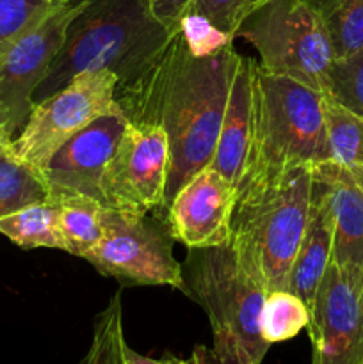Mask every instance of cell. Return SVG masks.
<instances>
[{"mask_svg": "<svg viewBox=\"0 0 363 364\" xmlns=\"http://www.w3.org/2000/svg\"><path fill=\"white\" fill-rule=\"evenodd\" d=\"M237 59L231 36L185 14L149 63L116 89L127 119L157 124L169 139L167 203L212 162Z\"/></svg>", "mask_w": 363, "mask_h": 364, "instance_id": "cell-1", "label": "cell"}, {"mask_svg": "<svg viewBox=\"0 0 363 364\" xmlns=\"http://www.w3.org/2000/svg\"><path fill=\"white\" fill-rule=\"evenodd\" d=\"M174 31L149 13L144 0H85L36 91L34 103L84 71L109 70L116 73L117 87L128 84Z\"/></svg>", "mask_w": 363, "mask_h": 364, "instance_id": "cell-2", "label": "cell"}, {"mask_svg": "<svg viewBox=\"0 0 363 364\" xmlns=\"http://www.w3.org/2000/svg\"><path fill=\"white\" fill-rule=\"evenodd\" d=\"M330 162L322 92L251 63V128L238 187Z\"/></svg>", "mask_w": 363, "mask_h": 364, "instance_id": "cell-3", "label": "cell"}, {"mask_svg": "<svg viewBox=\"0 0 363 364\" xmlns=\"http://www.w3.org/2000/svg\"><path fill=\"white\" fill-rule=\"evenodd\" d=\"M313 167H295L238 187L231 247L265 291L288 290L308 220Z\"/></svg>", "mask_w": 363, "mask_h": 364, "instance_id": "cell-4", "label": "cell"}, {"mask_svg": "<svg viewBox=\"0 0 363 364\" xmlns=\"http://www.w3.org/2000/svg\"><path fill=\"white\" fill-rule=\"evenodd\" d=\"M182 274L184 295L209 316L214 352L262 364L270 348L260 334L267 291L244 269L231 244L189 249Z\"/></svg>", "mask_w": 363, "mask_h": 364, "instance_id": "cell-5", "label": "cell"}, {"mask_svg": "<svg viewBox=\"0 0 363 364\" xmlns=\"http://www.w3.org/2000/svg\"><path fill=\"white\" fill-rule=\"evenodd\" d=\"M233 38L248 41L269 73L326 91L335 52L322 21L305 0H267L242 20Z\"/></svg>", "mask_w": 363, "mask_h": 364, "instance_id": "cell-6", "label": "cell"}, {"mask_svg": "<svg viewBox=\"0 0 363 364\" xmlns=\"http://www.w3.org/2000/svg\"><path fill=\"white\" fill-rule=\"evenodd\" d=\"M116 89L117 77L109 70L77 75L59 91L34 103L7 153L41 173L60 146L93 121L109 114H123Z\"/></svg>", "mask_w": 363, "mask_h": 364, "instance_id": "cell-7", "label": "cell"}, {"mask_svg": "<svg viewBox=\"0 0 363 364\" xmlns=\"http://www.w3.org/2000/svg\"><path fill=\"white\" fill-rule=\"evenodd\" d=\"M173 244L169 224L160 213L107 208L102 240L84 259L125 287H171L184 294L182 263L174 258Z\"/></svg>", "mask_w": 363, "mask_h": 364, "instance_id": "cell-8", "label": "cell"}, {"mask_svg": "<svg viewBox=\"0 0 363 364\" xmlns=\"http://www.w3.org/2000/svg\"><path fill=\"white\" fill-rule=\"evenodd\" d=\"M84 4L85 0H53V6L0 53V127L13 137L27 121L36 91Z\"/></svg>", "mask_w": 363, "mask_h": 364, "instance_id": "cell-9", "label": "cell"}, {"mask_svg": "<svg viewBox=\"0 0 363 364\" xmlns=\"http://www.w3.org/2000/svg\"><path fill=\"white\" fill-rule=\"evenodd\" d=\"M171 148L166 132L157 124L127 119L102 178V203L110 210L164 213Z\"/></svg>", "mask_w": 363, "mask_h": 364, "instance_id": "cell-10", "label": "cell"}, {"mask_svg": "<svg viewBox=\"0 0 363 364\" xmlns=\"http://www.w3.org/2000/svg\"><path fill=\"white\" fill-rule=\"evenodd\" d=\"M306 331L312 364H363V281L330 263Z\"/></svg>", "mask_w": 363, "mask_h": 364, "instance_id": "cell-11", "label": "cell"}, {"mask_svg": "<svg viewBox=\"0 0 363 364\" xmlns=\"http://www.w3.org/2000/svg\"><path fill=\"white\" fill-rule=\"evenodd\" d=\"M237 194V185L210 166L196 173L167 203L166 220L174 242L187 249L230 244Z\"/></svg>", "mask_w": 363, "mask_h": 364, "instance_id": "cell-12", "label": "cell"}, {"mask_svg": "<svg viewBox=\"0 0 363 364\" xmlns=\"http://www.w3.org/2000/svg\"><path fill=\"white\" fill-rule=\"evenodd\" d=\"M127 124L125 114H109L93 121L50 159L41 176L48 199L88 196L102 203V178ZM103 205V203H102Z\"/></svg>", "mask_w": 363, "mask_h": 364, "instance_id": "cell-13", "label": "cell"}, {"mask_svg": "<svg viewBox=\"0 0 363 364\" xmlns=\"http://www.w3.org/2000/svg\"><path fill=\"white\" fill-rule=\"evenodd\" d=\"M322 178L335 219L331 263L363 281V173L335 162L313 167Z\"/></svg>", "mask_w": 363, "mask_h": 364, "instance_id": "cell-14", "label": "cell"}, {"mask_svg": "<svg viewBox=\"0 0 363 364\" xmlns=\"http://www.w3.org/2000/svg\"><path fill=\"white\" fill-rule=\"evenodd\" d=\"M333 238L335 219L330 196L322 178L313 171L308 220L288 279V290L301 297L308 309L312 308L317 288L331 263Z\"/></svg>", "mask_w": 363, "mask_h": 364, "instance_id": "cell-15", "label": "cell"}, {"mask_svg": "<svg viewBox=\"0 0 363 364\" xmlns=\"http://www.w3.org/2000/svg\"><path fill=\"white\" fill-rule=\"evenodd\" d=\"M251 57L238 55L231 75L226 109L221 121L216 153L210 167L231 183H241L251 128Z\"/></svg>", "mask_w": 363, "mask_h": 364, "instance_id": "cell-16", "label": "cell"}, {"mask_svg": "<svg viewBox=\"0 0 363 364\" xmlns=\"http://www.w3.org/2000/svg\"><path fill=\"white\" fill-rule=\"evenodd\" d=\"M0 233L21 249L48 247L64 251L59 203H32L0 219Z\"/></svg>", "mask_w": 363, "mask_h": 364, "instance_id": "cell-17", "label": "cell"}, {"mask_svg": "<svg viewBox=\"0 0 363 364\" xmlns=\"http://www.w3.org/2000/svg\"><path fill=\"white\" fill-rule=\"evenodd\" d=\"M52 201L59 203L60 208L64 252L85 258L102 240L107 206L88 196H64Z\"/></svg>", "mask_w": 363, "mask_h": 364, "instance_id": "cell-18", "label": "cell"}, {"mask_svg": "<svg viewBox=\"0 0 363 364\" xmlns=\"http://www.w3.org/2000/svg\"><path fill=\"white\" fill-rule=\"evenodd\" d=\"M330 162L363 173V119L331 96L322 95Z\"/></svg>", "mask_w": 363, "mask_h": 364, "instance_id": "cell-19", "label": "cell"}, {"mask_svg": "<svg viewBox=\"0 0 363 364\" xmlns=\"http://www.w3.org/2000/svg\"><path fill=\"white\" fill-rule=\"evenodd\" d=\"M322 21L335 59L363 50V0H305Z\"/></svg>", "mask_w": 363, "mask_h": 364, "instance_id": "cell-20", "label": "cell"}, {"mask_svg": "<svg viewBox=\"0 0 363 364\" xmlns=\"http://www.w3.org/2000/svg\"><path fill=\"white\" fill-rule=\"evenodd\" d=\"M310 323V309L290 290L267 291L260 311V334L267 345H276L298 336Z\"/></svg>", "mask_w": 363, "mask_h": 364, "instance_id": "cell-21", "label": "cell"}, {"mask_svg": "<svg viewBox=\"0 0 363 364\" xmlns=\"http://www.w3.org/2000/svg\"><path fill=\"white\" fill-rule=\"evenodd\" d=\"M43 199H48V188L41 173L9 153L0 156V219Z\"/></svg>", "mask_w": 363, "mask_h": 364, "instance_id": "cell-22", "label": "cell"}, {"mask_svg": "<svg viewBox=\"0 0 363 364\" xmlns=\"http://www.w3.org/2000/svg\"><path fill=\"white\" fill-rule=\"evenodd\" d=\"M123 304L116 294L102 313H98L93 326L89 350L82 364H123Z\"/></svg>", "mask_w": 363, "mask_h": 364, "instance_id": "cell-23", "label": "cell"}, {"mask_svg": "<svg viewBox=\"0 0 363 364\" xmlns=\"http://www.w3.org/2000/svg\"><path fill=\"white\" fill-rule=\"evenodd\" d=\"M322 95L331 96L363 119V50L335 59Z\"/></svg>", "mask_w": 363, "mask_h": 364, "instance_id": "cell-24", "label": "cell"}, {"mask_svg": "<svg viewBox=\"0 0 363 364\" xmlns=\"http://www.w3.org/2000/svg\"><path fill=\"white\" fill-rule=\"evenodd\" d=\"M265 2L267 0H192L185 14H198L217 31L233 38L242 20Z\"/></svg>", "mask_w": 363, "mask_h": 364, "instance_id": "cell-25", "label": "cell"}, {"mask_svg": "<svg viewBox=\"0 0 363 364\" xmlns=\"http://www.w3.org/2000/svg\"><path fill=\"white\" fill-rule=\"evenodd\" d=\"M52 6L53 0H0V53Z\"/></svg>", "mask_w": 363, "mask_h": 364, "instance_id": "cell-26", "label": "cell"}, {"mask_svg": "<svg viewBox=\"0 0 363 364\" xmlns=\"http://www.w3.org/2000/svg\"><path fill=\"white\" fill-rule=\"evenodd\" d=\"M191 2L192 0H144L149 13L171 31L178 27Z\"/></svg>", "mask_w": 363, "mask_h": 364, "instance_id": "cell-27", "label": "cell"}, {"mask_svg": "<svg viewBox=\"0 0 363 364\" xmlns=\"http://www.w3.org/2000/svg\"><path fill=\"white\" fill-rule=\"evenodd\" d=\"M123 364H189V359H182L178 355L166 352L162 358L153 359L149 355H142L130 348V345L125 341L123 343Z\"/></svg>", "mask_w": 363, "mask_h": 364, "instance_id": "cell-28", "label": "cell"}, {"mask_svg": "<svg viewBox=\"0 0 363 364\" xmlns=\"http://www.w3.org/2000/svg\"><path fill=\"white\" fill-rule=\"evenodd\" d=\"M189 364H251L242 359L230 358V355H221L214 352L212 347H205V345H196L192 348V354L189 358Z\"/></svg>", "mask_w": 363, "mask_h": 364, "instance_id": "cell-29", "label": "cell"}, {"mask_svg": "<svg viewBox=\"0 0 363 364\" xmlns=\"http://www.w3.org/2000/svg\"><path fill=\"white\" fill-rule=\"evenodd\" d=\"M11 141H13V135H11L6 128L0 127V156L6 155L7 149H9Z\"/></svg>", "mask_w": 363, "mask_h": 364, "instance_id": "cell-30", "label": "cell"}, {"mask_svg": "<svg viewBox=\"0 0 363 364\" xmlns=\"http://www.w3.org/2000/svg\"><path fill=\"white\" fill-rule=\"evenodd\" d=\"M50 2H52V0H50Z\"/></svg>", "mask_w": 363, "mask_h": 364, "instance_id": "cell-31", "label": "cell"}]
</instances>
